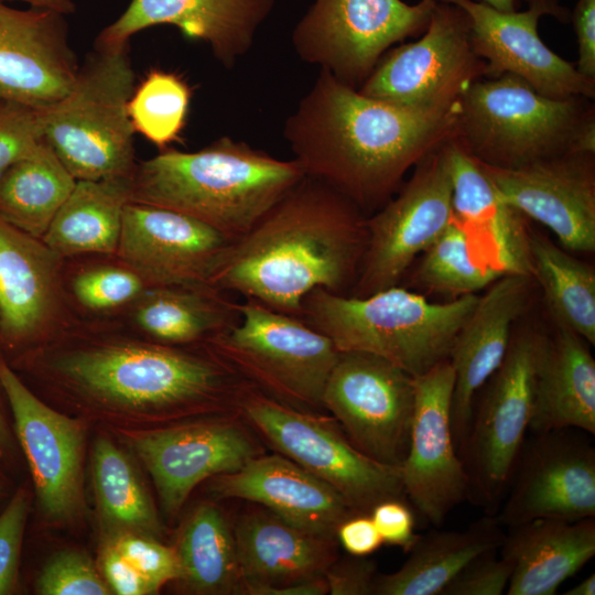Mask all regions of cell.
<instances>
[{
  "mask_svg": "<svg viewBox=\"0 0 595 595\" xmlns=\"http://www.w3.org/2000/svg\"><path fill=\"white\" fill-rule=\"evenodd\" d=\"M20 363L46 402L109 432L237 412L247 383L205 344L156 343L115 318H76Z\"/></svg>",
  "mask_w": 595,
  "mask_h": 595,
  "instance_id": "cell-1",
  "label": "cell"
},
{
  "mask_svg": "<svg viewBox=\"0 0 595 595\" xmlns=\"http://www.w3.org/2000/svg\"><path fill=\"white\" fill-rule=\"evenodd\" d=\"M459 117L461 101L409 107L364 95L321 69L283 136L305 176L365 214L382 207L412 166L457 137Z\"/></svg>",
  "mask_w": 595,
  "mask_h": 595,
  "instance_id": "cell-2",
  "label": "cell"
},
{
  "mask_svg": "<svg viewBox=\"0 0 595 595\" xmlns=\"http://www.w3.org/2000/svg\"><path fill=\"white\" fill-rule=\"evenodd\" d=\"M366 246L365 214L304 176L230 242L208 284L300 317L304 298L315 289L349 293Z\"/></svg>",
  "mask_w": 595,
  "mask_h": 595,
  "instance_id": "cell-3",
  "label": "cell"
},
{
  "mask_svg": "<svg viewBox=\"0 0 595 595\" xmlns=\"http://www.w3.org/2000/svg\"><path fill=\"white\" fill-rule=\"evenodd\" d=\"M304 176L293 159L223 137L198 151L166 148L138 163L131 202L185 214L234 241Z\"/></svg>",
  "mask_w": 595,
  "mask_h": 595,
  "instance_id": "cell-4",
  "label": "cell"
},
{
  "mask_svg": "<svg viewBox=\"0 0 595 595\" xmlns=\"http://www.w3.org/2000/svg\"><path fill=\"white\" fill-rule=\"evenodd\" d=\"M477 301L467 294L431 303L399 285L361 298L315 289L304 298L300 318L338 351L372 354L418 377L448 359Z\"/></svg>",
  "mask_w": 595,
  "mask_h": 595,
  "instance_id": "cell-5",
  "label": "cell"
},
{
  "mask_svg": "<svg viewBox=\"0 0 595 595\" xmlns=\"http://www.w3.org/2000/svg\"><path fill=\"white\" fill-rule=\"evenodd\" d=\"M133 90L128 45H95L69 91L41 110L43 140L76 181L132 177L138 164L128 113Z\"/></svg>",
  "mask_w": 595,
  "mask_h": 595,
  "instance_id": "cell-6",
  "label": "cell"
},
{
  "mask_svg": "<svg viewBox=\"0 0 595 595\" xmlns=\"http://www.w3.org/2000/svg\"><path fill=\"white\" fill-rule=\"evenodd\" d=\"M584 97L552 98L512 74L475 80L461 99L457 140L478 161L519 167L564 153L595 118Z\"/></svg>",
  "mask_w": 595,
  "mask_h": 595,
  "instance_id": "cell-7",
  "label": "cell"
},
{
  "mask_svg": "<svg viewBox=\"0 0 595 595\" xmlns=\"http://www.w3.org/2000/svg\"><path fill=\"white\" fill-rule=\"evenodd\" d=\"M240 320L204 343L239 378L290 407L321 410L338 358L334 343L302 318L255 300L238 305Z\"/></svg>",
  "mask_w": 595,
  "mask_h": 595,
  "instance_id": "cell-8",
  "label": "cell"
},
{
  "mask_svg": "<svg viewBox=\"0 0 595 595\" xmlns=\"http://www.w3.org/2000/svg\"><path fill=\"white\" fill-rule=\"evenodd\" d=\"M239 414L273 447L335 488L357 512L403 494L401 466L358 450L334 418L284 404L246 383Z\"/></svg>",
  "mask_w": 595,
  "mask_h": 595,
  "instance_id": "cell-9",
  "label": "cell"
},
{
  "mask_svg": "<svg viewBox=\"0 0 595 595\" xmlns=\"http://www.w3.org/2000/svg\"><path fill=\"white\" fill-rule=\"evenodd\" d=\"M544 334L526 326L512 333L507 354L473 415L462 453L468 498L498 511L515 470L532 413L534 376Z\"/></svg>",
  "mask_w": 595,
  "mask_h": 595,
  "instance_id": "cell-10",
  "label": "cell"
},
{
  "mask_svg": "<svg viewBox=\"0 0 595 595\" xmlns=\"http://www.w3.org/2000/svg\"><path fill=\"white\" fill-rule=\"evenodd\" d=\"M0 388L32 474L41 519L57 528L79 524L87 515L85 461L91 424L46 402L1 354Z\"/></svg>",
  "mask_w": 595,
  "mask_h": 595,
  "instance_id": "cell-11",
  "label": "cell"
},
{
  "mask_svg": "<svg viewBox=\"0 0 595 595\" xmlns=\"http://www.w3.org/2000/svg\"><path fill=\"white\" fill-rule=\"evenodd\" d=\"M437 0H313L296 22L299 57L358 88L394 43L424 32Z\"/></svg>",
  "mask_w": 595,
  "mask_h": 595,
  "instance_id": "cell-12",
  "label": "cell"
},
{
  "mask_svg": "<svg viewBox=\"0 0 595 595\" xmlns=\"http://www.w3.org/2000/svg\"><path fill=\"white\" fill-rule=\"evenodd\" d=\"M238 413L108 432L145 468L162 512L174 519L201 483L236 472L263 453Z\"/></svg>",
  "mask_w": 595,
  "mask_h": 595,
  "instance_id": "cell-13",
  "label": "cell"
},
{
  "mask_svg": "<svg viewBox=\"0 0 595 595\" xmlns=\"http://www.w3.org/2000/svg\"><path fill=\"white\" fill-rule=\"evenodd\" d=\"M452 220V180L443 144L415 165L394 198L366 217L367 246L348 295L361 298L399 285Z\"/></svg>",
  "mask_w": 595,
  "mask_h": 595,
  "instance_id": "cell-14",
  "label": "cell"
},
{
  "mask_svg": "<svg viewBox=\"0 0 595 595\" xmlns=\"http://www.w3.org/2000/svg\"><path fill=\"white\" fill-rule=\"evenodd\" d=\"M485 66L474 51L467 13L437 0L422 37L393 50L358 90L409 107L445 108L485 77Z\"/></svg>",
  "mask_w": 595,
  "mask_h": 595,
  "instance_id": "cell-15",
  "label": "cell"
},
{
  "mask_svg": "<svg viewBox=\"0 0 595 595\" xmlns=\"http://www.w3.org/2000/svg\"><path fill=\"white\" fill-rule=\"evenodd\" d=\"M322 405L358 450L401 466L415 405L413 376L372 354L339 351Z\"/></svg>",
  "mask_w": 595,
  "mask_h": 595,
  "instance_id": "cell-16",
  "label": "cell"
},
{
  "mask_svg": "<svg viewBox=\"0 0 595 595\" xmlns=\"http://www.w3.org/2000/svg\"><path fill=\"white\" fill-rule=\"evenodd\" d=\"M578 431L533 434L523 444L496 517L501 526L595 518V448Z\"/></svg>",
  "mask_w": 595,
  "mask_h": 595,
  "instance_id": "cell-17",
  "label": "cell"
},
{
  "mask_svg": "<svg viewBox=\"0 0 595 595\" xmlns=\"http://www.w3.org/2000/svg\"><path fill=\"white\" fill-rule=\"evenodd\" d=\"M454 370L448 359L414 377L415 405L405 457L403 493L432 524L468 498L469 478L451 425Z\"/></svg>",
  "mask_w": 595,
  "mask_h": 595,
  "instance_id": "cell-18",
  "label": "cell"
},
{
  "mask_svg": "<svg viewBox=\"0 0 595 595\" xmlns=\"http://www.w3.org/2000/svg\"><path fill=\"white\" fill-rule=\"evenodd\" d=\"M462 8L469 18L475 53L485 62L486 78L519 76L552 98L595 96V80L552 52L540 39L539 20L567 14L556 0H536L526 11L502 12L476 0H439Z\"/></svg>",
  "mask_w": 595,
  "mask_h": 595,
  "instance_id": "cell-19",
  "label": "cell"
},
{
  "mask_svg": "<svg viewBox=\"0 0 595 595\" xmlns=\"http://www.w3.org/2000/svg\"><path fill=\"white\" fill-rule=\"evenodd\" d=\"M65 259L0 218V342L23 351L71 325Z\"/></svg>",
  "mask_w": 595,
  "mask_h": 595,
  "instance_id": "cell-20",
  "label": "cell"
},
{
  "mask_svg": "<svg viewBox=\"0 0 595 595\" xmlns=\"http://www.w3.org/2000/svg\"><path fill=\"white\" fill-rule=\"evenodd\" d=\"M478 162L499 196L549 228L563 248L595 250L594 154L569 152L512 169Z\"/></svg>",
  "mask_w": 595,
  "mask_h": 595,
  "instance_id": "cell-21",
  "label": "cell"
},
{
  "mask_svg": "<svg viewBox=\"0 0 595 595\" xmlns=\"http://www.w3.org/2000/svg\"><path fill=\"white\" fill-rule=\"evenodd\" d=\"M230 242L191 216L130 202L116 256L151 285L208 284Z\"/></svg>",
  "mask_w": 595,
  "mask_h": 595,
  "instance_id": "cell-22",
  "label": "cell"
},
{
  "mask_svg": "<svg viewBox=\"0 0 595 595\" xmlns=\"http://www.w3.org/2000/svg\"><path fill=\"white\" fill-rule=\"evenodd\" d=\"M78 68L63 14L0 1V100L46 109L69 91Z\"/></svg>",
  "mask_w": 595,
  "mask_h": 595,
  "instance_id": "cell-23",
  "label": "cell"
},
{
  "mask_svg": "<svg viewBox=\"0 0 595 595\" xmlns=\"http://www.w3.org/2000/svg\"><path fill=\"white\" fill-rule=\"evenodd\" d=\"M532 277L505 274L486 290L461 327L448 360L454 370L451 425L458 454L468 436L478 391L502 363L513 325L526 311Z\"/></svg>",
  "mask_w": 595,
  "mask_h": 595,
  "instance_id": "cell-24",
  "label": "cell"
},
{
  "mask_svg": "<svg viewBox=\"0 0 595 595\" xmlns=\"http://www.w3.org/2000/svg\"><path fill=\"white\" fill-rule=\"evenodd\" d=\"M274 4L275 0H131L95 45L125 46L136 33L167 24L207 44L215 58L230 68L252 47Z\"/></svg>",
  "mask_w": 595,
  "mask_h": 595,
  "instance_id": "cell-25",
  "label": "cell"
},
{
  "mask_svg": "<svg viewBox=\"0 0 595 595\" xmlns=\"http://www.w3.org/2000/svg\"><path fill=\"white\" fill-rule=\"evenodd\" d=\"M444 151L452 180L453 221L467 236L474 258L502 275L532 277L524 216L499 196L456 137L444 143Z\"/></svg>",
  "mask_w": 595,
  "mask_h": 595,
  "instance_id": "cell-26",
  "label": "cell"
},
{
  "mask_svg": "<svg viewBox=\"0 0 595 595\" xmlns=\"http://www.w3.org/2000/svg\"><path fill=\"white\" fill-rule=\"evenodd\" d=\"M216 499H242L311 532L336 537L337 527L355 511L331 485L292 459L260 454L236 472L207 480Z\"/></svg>",
  "mask_w": 595,
  "mask_h": 595,
  "instance_id": "cell-27",
  "label": "cell"
},
{
  "mask_svg": "<svg viewBox=\"0 0 595 595\" xmlns=\"http://www.w3.org/2000/svg\"><path fill=\"white\" fill-rule=\"evenodd\" d=\"M232 528L242 594L271 595L322 577L338 558L336 537L301 529L266 508L247 510Z\"/></svg>",
  "mask_w": 595,
  "mask_h": 595,
  "instance_id": "cell-28",
  "label": "cell"
},
{
  "mask_svg": "<svg viewBox=\"0 0 595 595\" xmlns=\"http://www.w3.org/2000/svg\"><path fill=\"white\" fill-rule=\"evenodd\" d=\"M508 529L499 547L511 566L508 595H553L595 555V518H542Z\"/></svg>",
  "mask_w": 595,
  "mask_h": 595,
  "instance_id": "cell-29",
  "label": "cell"
},
{
  "mask_svg": "<svg viewBox=\"0 0 595 595\" xmlns=\"http://www.w3.org/2000/svg\"><path fill=\"white\" fill-rule=\"evenodd\" d=\"M564 429L595 434V360L582 337L558 326L537 365L529 431Z\"/></svg>",
  "mask_w": 595,
  "mask_h": 595,
  "instance_id": "cell-30",
  "label": "cell"
},
{
  "mask_svg": "<svg viewBox=\"0 0 595 595\" xmlns=\"http://www.w3.org/2000/svg\"><path fill=\"white\" fill-rule=\"evenodd\" d=\"M228 294L207 283L150 285L115 320L156 343L199 345L240 320Z\"/></svg>",
  "mask_w": 595,
  "mask_h": 595,
  "instance_id": "cell-31",
  "label": "cell"
},
{
  "mask_svg": "<svg viewBox=\"0 0 595 595\" xmlns=\"http://www.w3.org/2000/svg\"><path fill=\"white\" fill-rule=\"evenodd\" d=\"M132 458L111 433L99 429L90 450L99 542L122 533L159 540L165 536V527Z\"/></svg>",
  "mask_w": 595,
  "mask_h": 595,
  "instance_id": "cell-32",
  "label": "cell"
},
{
  "mask_svg": "<svg viewBox=\"0 0 595 595\" xmlns=\"http://www.w3.org/2000/svg\"><path fill=\"white\" fill-rule=\"evenodd\" d=\"M491 515L464 530H432L420 534L402 566L377 574V595H441L452 578L475 556L499 549L504 533Z\"/></svg>",
  "mask_w": 595,
  "mask_h": 595,
  "instance_id": "cell-33",
  "label": "cell"
},
{
  "mask_svg": "<svg viewBox=\"0 0 595 595\" xmlns=\"http://www.w3.org/2000/svg\"><path fill=\"white\" fill-rule=\"evenodd\" d=\"M132 177L79 180L41 238L64 259L116 255Z\"/></svg>",
  "mask_w": 595,
  "mask_h": 595,
  "instance_id": "cell-34",
  "label": "cell"
},
{
  "mask_svg": "<svg viewBox=\"0 0 595 595\" xmlns=\"http://www.w3.org/2000/svg\"><path fill=\"white\" fill-rule=\"evenodd\" d=\"M180 566L175 582L191 594H242L234 528L218 505L203 501L184 519L173 547Z\"/></svg>",
  "mask_w": 595,
  "mask_h": 595,
  "instance_id": "cell-35",
  "label": "cell"
},
{
  "mask_svg": "<svg viewBox=\"0 0 595 595\" xmlns=\"http://www.w3.org/2000/svg\"><path fill=\"white\" fill-rule=\"evenodd\" d=\"M75 184V177L42 140L30 155L0 174V218L41 239Z\"/></svg>",
  "mask_w": 595,
  "mask_h": 595,
  "instance_id": "cell-36",
  "label": "cell"
},
{
  "mask_svg": "<svg viewBox=\"0 0 595 595\" xmlns=\"http://www.w3.org/2000/svg\"><path fill=\"white\" fill-rule=\"evenodd\" d=\"M532 277L558 326L595 344V271L551 239L530 236Z\"/></svg>",
  "mask_w": 595,
  "mask_h": 595,
  "instance_id": "cell-37",
  "label": "cell"
},
{
  "mask_svg": "<svg viewBox=\"0 0 595 595\" xmlns=\"http://www.w3.org/2000/svg\"><path fill=\"white\" fill-rule=\"evenodd\" d=\"M64 283L80 320L117 318L151 285L116 255L65 259Z\"/></svg>",
  "mask_w": 595,
  "mask_h": 595,
  "instance_id": "cell-38",
  "label": "cell"
},
{
  "mask_svg": "<svg viewBox=\"0 0 595 595\" xmlns=\"http://www.w3.org/2000/svg\"><path fill=\"white\" fill-rule=\"evenodd\" d=\"M502 274L482 266L472 255L467 236L452 220L443 234L423 252L410 283L451 300L475 294Z\"/></svg>",
  "mask_w": 595,
  "mask_h": 595,
  "instance_id": "cell-39",
  "label": "cell"
},
{
  "mask_svg": "<svg viewBox=\"0 0 595 595\" xmlns=\"http://www.w3.org/2000/svg\"><path fill=\"white\" fill-rule=\"evenodd\" d=\"M192 90L177 74L152 69L134 88L128 113L134 129L161 150L177 140L185 127Z\"/></svg>",
  "mask_w": 595,
  "mask_h": 595,
  "instance_id": "cell-40",
  "label": "cell"
},
{
  "mask_svg": "<svg viewBox=\"0 0 595 595\" xmlns=\"http://www.w3.org/2000/svg\"><path fill=\"white\" fill-rule=\"evenodd\" d=\"M35 591L40 595H109L97 563L78 549L55 552L41 569Z\"/></svg>",
  "mask_w": 595,
  "mask_h": 595,
  "instance_id": "cell-41",
  "label": "cell"
},
{
  "mask_svg": "<svg viewBox=\"0 0 595 595\" xmlns=\"http://www.w3.org/2000/svg\"><path fill=\"white\" fill-rule=\"evenodd\" d=\"M111 543L150 585L153 594L180 574L176 552L162 540L137 533H122L102 541Z\"/></svg>",
  "mask_w": 595,
  "mask_h": 595,
  "instance_id": "cell-42",
  "label": "cell"
},
{
  "mask_svg": "<svg viewBox=\"0 0 595 595\" xmlns=\"http://www.w3.org/2000/svg\"><path fill=\"white\" fill-rule=\"evenodd\" d=\"M43 140L42 111L0 100V174Z\"/></svg>",
  "mask_w": 595,
  "mask_h": 595,
  "instance_id": "cell-43",
  "label": "cell"
},
{
  "mask_svg": "<svg viewBox=\"0 0 595 595\" xmlns=\"http://www.w3.org/2000/svg\"><path fill=\"white\" fill-rule=\"evenodd\" d=\"M32 494L21 486L0 513V595L14 591Z\"/></svg>",
  "mask_w": 595,
  "mask_h": 595,
  "instance_id": "cell-44",
  "label": "cell"
},
{
  "mask_svg": "<svg viewBox=\"0 0 595 595\" xmlns=\"http://www.w3.org/2000/svg\"><path fill=\"white\" fill-rule=\"evenodd\" d=\"M498 549L472 559L445 586L441 595H501L511 575L509 562L498 556Z\"/></svg>",
  "mask_w": 595,
  "mask_h": 595,
  "instance_id": "cell-45",
  "label": "cell"
},
{
  "mask_svg": "<svg viewBox=\"0 0 595 595\" xmlns=\"http://www.w3.org/2000/svg\"><path fill=\"white\" fill-rule=\"evenodd\" d=\"M383 543L401 548L404 552L412 548L420 534L415 533L412 510L398 498L385 499L369 511Z\"/></svg>",
  "mask_w": 595,
  "mask_h": 595,
  "instance_id": "cell-46",
  "label": "cell"
},
{
  "mask_svg": "<svg viewBox=\"0 0 595 595\" xmlns=\"http://www.w3.org/2000/svg\"><path fill=\"white\" fill-rule=\"evenodd\" d=\"M377 564L354 556L338 559L326 570L324 577L328 593L333 595H368L374 594V583L377 576Z\"/></svg>",
  "mask_w": 595,
  "mask_h": 595,
  "instance_id": "cell-47",
  "label": "cell"
},
{
  "mask_svg": "<svg viewBox=\"0 0 595 595\" xmlns=\"http://www.w3.org/2000/svg\"><path fill=\"white\" fill-rule=\"evenodd\" d=\"M97 566L112 594H153L148 582L109 542H99Z\"/></svg>",
  "mask_w": 595,
  "mask_h": 595,
  "instance_id": "cell-48",
  "label": "cell"
},
{
  "mask_svg": "<svg viewBox=\"0 0 595 595\" xmlns=\"http://www.w3.org/2000/svg\"><path fill=\"white\" fill-rule=\"evenodd\" d=\"M336 539L354 556H367L383 544L372 519L366 512H355L343 520L337 527Z\"/></svg>",
  "mask_w": 595,
  "mask_h": 595,
  "instance_id": "cell-49",
  "label": "cell"
},
{
  "mask_svg": "<svg viewBox=\"0 0 595 595\" xmlns=\"http://www.w3.org/2000/svg\"><path fill=\"white\" fill-rule=\"evenodd\" d=\"M572 22L578 44L575 67L584 77L595 80V0H578Z\"/></svg>",
  "mask_w": 595,
  "mask_h": 595,
  "instance_id": "cell-50",
  "label": "cell"
},
{
  "mask_svg": "<svg viewBox=\"0 0 595 595\" xmlns=\"http://www.w3.org/2000/svg\"><path fill=\"white\" fill-rule=\"evenodd\" d=\"M1 1V0H0ZM31 4L35 9L50 10L63 15L75 11L74 0H18Z\"/></svg>",
  "mask_w": 595,
  "mask_h": 595,
  "instance_id": "cell-51",
  "label": "cell"
},
{
  "mask_svg": "<svg viewBox=\"0 0 595 595\" xmlns=\"http://www.w3.org/2000/svg\"><path fill=\"white\" fill-rule=\"evenodd\" d=\"M13 450V436L0 402V457H4Z\"/></svg>",
  "mask_w": 595,
  "mask_h": 595,
  "instance_id": "cell-52",
  "label": "cell"
},
{
  "mask_svg": "<svg viewBox=\"0 0 595 595\" xmlns=\"http://www.w3.org/2000/svg\"><path fill=\"white\" fill-rule=\"evenodd\" d=\"M565 595H594L595 594V574H591L580 583L569 588Z\"/></svg>",
  "mask_w": 595,
  "mask_h": 595,
  "instance_id": "cell-53",
  "label": "cell"
},
{
  "mask_svg": "<svg viewBox=\"0 0 595 595\" xmlns=\"http://www.w3.org/2000/svg\"><path fill=\"white\" fill-rule=\"evenodd\" d=\"M498 11L511 12L516 10V0H476Z\"/></svg>",
  "mask_w": 595,
  "mask_h": 595,
  "instance_id": "cell-54",
  "label": "cell"
},
{
  "mask_svg": "<svg viewBox=\"0 0 595 595\" xmlns=\"http://www.w3.org/2000/svg\"><path fill=\"white\" fill-rule=\"evenodd\" d=\"M526 1H528L529 3H531V2H533V1H536V0H526Z\"/></svg>",
  "mask_w": 595,
  "mask_h": 595,
  "instance_id": "cell-55",
  "label": "cell"
},
{
  "mask_svg": "<svg viewBox=\"0 0 595 595\" xmlns=\"http://www.w3.org/2000/svg\"><path fill=\"white\" fill-rule=\"evenodd\" d=\"M1 490H2V485H1V482H0V494H1Z\"/></svg>",
  "mask_w": 595,
  "mask_h": 595,
  "instance_id": "cell-56",
  "label": "cell"
}]
</instances>
